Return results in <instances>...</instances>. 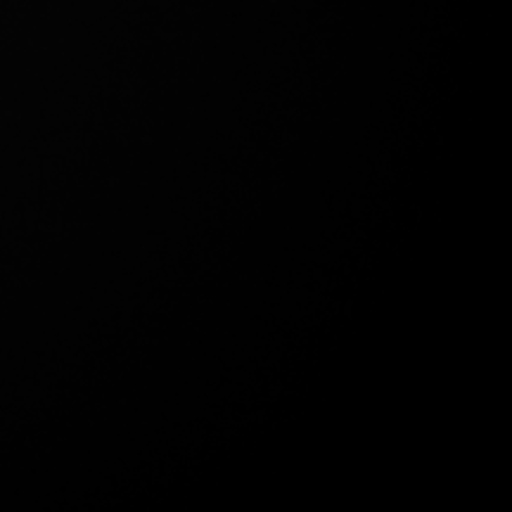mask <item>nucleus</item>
<instances>
[]
</instances>
